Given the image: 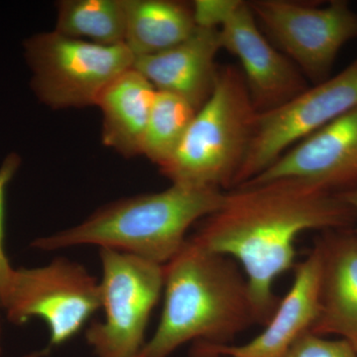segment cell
<instances>
[{"instance_id":"cell-1","label":"cell","mask_w":357,"mask_h":357,"mask_svg":"<svg viewBox=\"0 0 357 357\" xmlns=\"http://www.w3.org/2000/svg\"><path fill=\"white\" fill-rule=\"evenodd\" d=\"M340 195L298 180L243 185L191 239L243 266L256 324L265 326L280 299L274 282L294 266L296 239L314 229H344L354 220Z\"/></svg>"},{"instance_id":"cell-2","label":"cell","mask_w":357,"mask_h":357,"mask_svg":"<svg viewBox=\"0 0 357 357\" xmlns=\"http://www.w3.org/2000/svg\"><path fill=\"white\" fill-rule=\"evenodd\" d=\"M163 311L139 357H169L181 345H225L256 324L246 277L234 259L188 238L164 265Z\"/></svg>"},{"instance_id":"cell-3","label":"cell","mask_w":357,"mask_h":357,"mask_svg":"<svg viewBox=\"0 0 357 357\" xmlns=\"http://www.w3.org/2000/svg\"><path fill=\"white\" fill-rule=\"evenodd\" d=\"M227 198L223 190L172 184L163 192L107 204L81 225L32 245L55 250L91 244L165 265L184 246L190 227L220 210Z\"/></svg>"},{"instance_id":"cell-4","label":"cell","mask_w":357,"mask_h":357,"mask_svg":"<svg viewBox=\"0 0 357 357\" xmlns=\"http://www.w3.org/2000/svg\"><path fill=\"white\" fill-rule=\"evenodd\" d=\"M257 115L243 72L234 66L218 68L210 98L160 171L172 184L220 190L232 187Z\"/></svg>"},{"instance_id":"cell-5","label":"cell","mask_w":357,"mask_h":357,"mask_svg":"<svg viewBox=\"0 0 357 357\" xmlns=\"http://www.w3.org/2000/svg\"><path fill=\"white\" fill-rule=\"evenodd\" d=\"M25 51L33 89L55 109L96 105L103 91L135 61L126 44L105 46L56 31L28 39Z\"/></svg>"},{"instance_id":"cell-6","label":"cell","mask_w":357,"mask_h":357,"mask_svg":"<svg viewBox=\"0 0 357 357\" xmlns=\"http://www.w3.org/2000/svg\"><path fill=\"white\" fill-rule=\"evenodd\" d=\"M100 283L105 319L86 331L98 357H139L148 321L164 289V265L102 248Z\"/></svg>"},{"instance_id":"cell-7","label":"cell","mask_w":357,"mask_h":357,"mask_svg":"<svg viewBox=\"0 0 357 357\" xmlns=\"http://www.w3.org/2000/svg\"><path fill=\"white\" fill-rule=\"evenodd\" d=\"M0 307L14 325L43 319L50 331L43 354L72 340L102 307L100 283L82 265L60 258L47 266L14 270Z\"/></svg>"},{"instance_id":"cell-8","label":"cell","mask_w":357,"mask_h":357,"mask_svg":"<svg viewBox=\"0 0 357 357\" xmlns=\"http://www.w3.org/2000/svg\"><path fill=\"white\" fill-rule=\"evenodd\" d=\"M357 109V59L337 76L258 114L252 137L232 187L260 175L282 154L338 117Z\"/></svg>"},{"instance_id":"cell-9","label":"cell","mask_w":357,"mask_h":357,"mask_svg":"<svg viewBox=\"0 0 357 357\" xmlns=\"http://www.w3.org/2000/svg\"><path fill=\"white\" fill-rule=\"evenodd\" d=\"M249 6L259 27L314 84L330 77L338 52L357 37V13L342 0L323 7L288 0H256Z\"/></svg>"},{"instance_id":"cell-10","label":"cell","mask_w":357,"mask_h":357,"mask_svg":"<svg viewBox=\"0 0 357 357\" xmlns=\"http://www.w3.org/2000/svg\"><path fill=\"white\" fill-rule=\"evenodd\" d=\"M220 33L222 49L241 61L258 114L281 107L307 89L300 70L262 34L248 2H241Z\"/></svg>"},{"instance_id":"cell-11","label":"cell","mask_w":357,"mask_h":357,"mask_svg":"<svg viewBox=\"0 0 357 357\" xmlns=\"http://www.w3.org/2000/svg\"><path fill=\"white\" fill-rule=\"evenodd\" d=\"M281 180L302 181L328 192L356 182L357 109L294 145L266 170L243 185Z\"/></svg>"},{"instance_id":"cell-12","label":"cell","mask_w":357,"mask_h":357,"mask_svg":"<svg viewBox=\"0 0 357 357\" xmlns=\"http://www.w3.org/2000/svg\"><path fill=\"white\" fill-rule=\"evenodd\" d=\"M321 252L314 245L306 259L297 265L290 290L261 333L241 345L194 349L195 357H284L294 344L312 332L321 311Z\"/></svg>"},{"instance_id":"cell-13","label":"cell","mask_w":357,"mask_h":357,"mask_svg":"<svg viewBox=\"0 0 357 357\" xmlns=\"http://www.w3.org/2000/svg\"><path fill=\"white\" fill-rule=\"evenodd\" d=\"M222 49L220 29L197 27L184 42L153 55L135 57L133 68L158 91L184 98L197 110L210 98Z\"/></svg>"},{"instance_id":"cell-14","label":"cell","mask_w":357,"mask_h":357,"mask_svg":"<svg viewBox=\"0 0 357 357\" xmlns=\"http://www.w3.org/2000/svg\"><path fill=\"white\" fill-rule=\"evenodd\" d=\"M321 252V311L316 335H335L357 351V234H333L318 241Z\"/></svg>"},{"instance_id":"cell-15","label":"cell","mask_w":357,"mask_h":357,"mask_svg":"<svg viewBox=\"0 0 357 357\" xmlns=\"http://www.w3.org/2000/svg\"><path fill=\"white\" fill-rule=\"evenodd\" d=\"M156 91L153 84L134 68L103 91L96 105L102 110L105 146L126 157L141 155Z\"/></svg>"},{"instance_id":"cell-16","label":"cell","mask_w":357,"mask_h":357,"mask_svg":"<svg viewBox=\"0 0 357 357\" xmlns=\"http://www.w3.org/2000/svg\"><path fill=\"white\" fill-rule=\"evenodd\" d=\"M124 44L135 57L153 55L182 43L197 29L192 4L172 0H124Z\"/></svg>"},{"instance_id":"cell-17","label":"cell","mask_w":357,"mask_h":357,"mask_svg":"<svg viewBox=\"0 0 357 357\" xmlns=\"http://www.w3.org/2000/svg\"><path fill=\"white\" fill-rule=\"evenodd\" d=\"M56 32L105 46L124 44V0H64L58 6Z\"/></svg>"},{"instance_id":"cell-18","label":"cell","mask_w":357,"mask_h":357,"mask_svg":"<svg viewBox=\"0 0 357 357\" xmlns=\"http://www.w3.org/2000/svg\"><path fill=\"white\" fill-rule=\"evenodd\" d=\"M197 112L182 96L157 89L141 155L159 168L165 165L184 138Z\"/></svg>"},{"instance_id":"cell-19","label":"cell","mask_w":357,"mask_h":357,"mask_svg":"<svg viewBox=\"0 0 357 357\" xmlns=\"http://www.w3.org/2000/svg\"><path fill=\"white\" fill-rule=\"evenodd\" d=\"M20 166L18 155L10 154L0 167V302L3 299L13 278L14 270L9 263L4 248V220H6V194L9 182Z\"/></svg>"},{"instance_id":"cell-20","label":"cell","mask_w":357,"mask_h":357,"mask_svg":"<svg viewBox=\"0 0 357 357\" xmlns=\"http://www.w3.org/2000/svg\"><path fill=\"white\" fill-rule=\"evenodd\" d=\"M284 357H357V351L344 340H330L310 332L300 337Z\"/></svg>"},{"instance_id":"cell-21","label":"cell","mask_w":357,"mask_h":357,"mask_svg":"<svg viewBox=\"0 0 357 357\" xmlns=\"http://www.w3.org/2000/svg\"><path fill=\"white\" fill-rule=\"evenodd\" d=\"M241 2V0H196L192 8L197 27L220 29Z\"/></svg>"},{"instance_id":"cell-22","label":"cell","mask_w":357,"mask_h":357,"mask_svg":"<svg viewBox=\"0 0 357 357\" xmlns=\"http://www.w3.org/2000/svg\"><path fill=\"white\" fill-rule=\"evenodd\" d=\"M338 195H340L342 201L349 206V208L354 213V218L357 220V187L345 190V191L340 192Z\"/></svg>"},{"instance_id":"cell-23","label":"cell","mask_w":357,"mask_h":357,"mask_svg":"<svg viewBox=\"0 0 357 357\" xmlns=\"http://www.w3.org/2000/svg\"><path fill=\"white\" fill-rule=\"evenodd\" d=\"M0 337H1V328H0ZM0 354H1V344H0Z\"/></svg>"}]
</instances>
